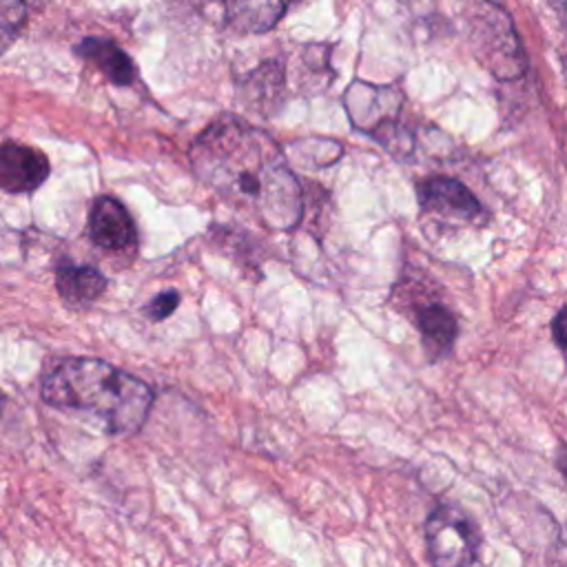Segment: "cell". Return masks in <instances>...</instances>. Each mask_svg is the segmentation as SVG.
<instances>
[{
	"mask_svg": "<svg viewBox=\"0 0 567 567\" xmlns=\"http://www.w3.org/2000/svg\"><path fill=\"white\" fill-rule=\"evenodd\" d=\"M195 175L226 204L272 230L301 217V188L275 140L235 115L210 122L190 146Z\"/></svg>",
	"mask_w": 567,
	"mask_h": 567,
	"instance_id": "cell-1",
	"label": "cell"
},
{
	"mask_svg": "<svg viewBox=\"0 0 567 567\" xmlns=\"http://www.w3.org/2000/svg\"><path fill=\"white\" fill-rule=\"evenodd\" d=\"M42 399L55 410L91 419L109 434H133L148 416L153 390L106 361L69 357L44 377Z\"/></svg>",
	"mask_w": 567,
	"mask_h": 567,
	"instance_id": "cell-2",
	"label": "cell"
},
{
	"mask_svg": "<svg viewBox=\"0 0 567 567\" xmlns=\"http://www.w3.org/2000/svg\"><path fill=\"white\" fill-rule=\"evenodd\" d=\"M478 529L474 520L454 505H439L425 520V545L434 565H472L478 556Z\"/></svg>",
	"mask_w": 567,
	"mask_h": 567,
	"instance_id": "cell-3",
	"label": "cell"
},
{
	"mask_svg": "<svg viewBox=\"0 0 567 567\" xmlns=\"http://www.w3.org/2000/svg\"><path fill=\"white\" fill-rule=\"evenodd\" d=\"M346 109L354 126L368 131L381 144H385L388 140L396 144V113L401 109V93L394 86L352 82L346 91Z\"/></svg>",
	"mask_w": 567,
	"mask_h": 567,
	"instance_id": "cell-4",
	"label": "cell"
},
{
	"mask_svg": "<svg viewBox=\"0 0 567 567\" xmlns=\"http://www.w3.org/2000/svg\"><path fill=\"white\" fill-rule=\"evenodd\" d=\"M49 159L42 151L18 142H4L0 151V188L22 195L35 190L49 177Z\"/></svg>",
	"mask_w": 567,
	"mask_h": 567,
	"instance_id": "cell-5",
	"label": "cell"
},
{
	"mask_svg": "<svg viewBox=\"0 0 567 567\" xmlns=\"http://www.w3.org/2000/svg\"><path fill=\"white\" fill-rule=\"evenodd\" d=\"M86 233L91 241L104 250H128L137 239L128 210L109 195H102L93 202Z\"/></svg>",
	"mask_w": 567,
	"mask_h": 567,
	"instance_id": "cell-6",
	"label": "cell"
},
{
	"mask_svg": "<svg viewBox=\"0 0 567 567\" xmlns=\"http://www.w3.org/2000/svg\"><path fill=\"white\" fill-rule=\"evenodd\" d=\"M419 204L425 213L454 219H472L481 213L472 190L454 177H430L419 184Z\"/></svg>",
	"mask_w": 567,
	"mask_h": 567,
	"instance_id": "cell-7",
	"label": "cell"
},
{
	"mask_svg": "<svg viewBox=\"0 0 567 567\" xmlns=\"http://www.w3.org/2000/svg\"><path fill=\"white\" fill-rule=\"evenodd\" d=\"M55 288L66 306L86 308L106 290V277L89 264L60 261L55 268Z\"/></svg>",
	"mask_w": 567,
	"mask_h": 567,
	"instance_id": "cell-8",
	"label": "cell"
},
{
	"mask_svg": "<svg viewBox=\"0 0 567 567\" xmlns=\"http://www.w3.org/2000/svg\"><path fill=\"white\" fill-rule=\"evenodd\" d=\"M75 53L89 62H93L109 82L117 84V86H128L133 84L137 71L133 60L128 58V53L124 49H120L113 40L109 38H100V35H89L84 38L78 47Z\"/></svg>",
	"mask_w": 567,
	"mask_h": 567,
	"instance_id": "cell-9",
	"label": "cell"
},
{
	"mask_svg": "<svg viewBox=\"0 0 567 567\" xmlns=\"http://www.w3.org/2000/svg\"><path fill=\"white\" fill-rule=\"evenodd\" d=\"M295 0H226V22L237 33L270 31Z\"/></svg>",
	"mask_w": 567,
	"mask_h": 567,
	"instance_id": "cell-10",
	"label": "cell"
},
{
	"mask_svg": "<svg viewBox=\"0 0 567 567\" xmlns=\"http://www.w3.org/2000/svg\"><path fill=\"white\" fill-rule=\"evenodd\" d=\"M416 328L421 332L423 348L432 359L445 357L456 339V319L439 303H427L416 310Z\"/></svg>",
	"mask_w": 567,
	"mask_h": 567,
	"instance_id": "cell-11",
	"label": "cell"
},
{
	"mask_svg": "<svg viewBox=\"0 0 567 567\" xmlns=\"http://www.w3.org/2000/svg\"><path fill=\"white\" fill-rule=\"evenodd\" d=\"M27 18L24 0H0V31H2V44L9 47V42L18 35Z\"/></svg>",
	"mask_w": 567,
	"mask_h": 567,
	"instance_id": "cell-12",
	"label": "cell"
},
{
	"mask_svg": "<svg viewBox=\"0 0 567 567\" xmlns=\"http://www.w3.org/2000/svg\"><path fill=\"white\" fill-rule=\"evenodd\" d=\"M179 303V292L177 290H166V292H159L155 295L148 306L144 308V312L153 319V321H159V319H166Z\"/></svg>",
	"mask_w": 567,
	"mask_h": 567,
	"instance_id": "cell-13",
	"label": "cell"
},
{
	"mask_svg": "<svg viewBox=\"0 0 567 567\" xmlns=\"http://www.w3.org/2000/svg\"><path fill=\"white\" fill-rule=\"evenodd\" d=\"M551 334L560 348L567 350V306L558 310V315L551 321Z\"/></svg>",
	"mask_w": 567,
	"mask_h": 567,
	"instance_id": "cell-14",
	"label": "cell"
},
{
	"mask_svg": "<svg viewBox=\"0 0 567 567\" xmlns=\"http://www.w3.org/2000/svg\"><path fill=\"white\" fill-rule=\"evenodd\" d=\"M556 467L560 470V474L565 476L567 481V445H560L558 452H556Z\"/></svg>",
	"mask_w": 567,
	"mask_h": 567,
	"instance_id": "cell-15",
	"label": "cell"
},
{
	"mask_svg": "<svg viewBox=\"0 0 567 567\" xmlns=\"http://www.w3.org/2000/svg\"><path fill=\"white\" fill-rule=\"evenodd\" d=\"M556 4H558V11H560V16H563V18H565V22H567V0H558Z\"/></svg>",
	"mask_w": 567,
	"mask_h": 567,
	"instance_id": "cell-16",
	"label": "cell"
}]
</instances>
